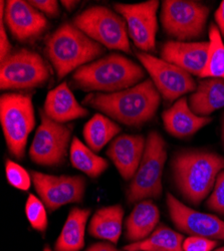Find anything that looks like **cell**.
<instances>
[{
	"label": "cell",
	"instance_id": "cell-1",
	"mask_svg": "<svg viewBox=\"0 0 224 251\" xmlns=\"http://www.w3.org/2000/svg\"><path fill=\"white\" fill-rule=\"evenodd\" d=\"M161 101L160 93L151 78L127 90L88 96L83 103L130 127H141L151 121Z\"/></svg>",
	"mask_w": 224,
	"mask_h": 251
},
{
	"label": "cell",
	"instance_id": "cell-2",
	"mask_svg": "<svg viewBox=\"0 0 224 251\" xmlns=\"http://www.w3.org/2000/svg\"><path fill=\"white\" fill-rule=\"evenodd\" d=\"M171 168L182 196L197 206L213 190L224 170V157L204 150H183L174 155Z\"/></svg>",
	"mask_w": 224,
	"mask_h": 251
},
{
	"label": "cell",
	"instance_id": "cell-3",
	"mask_svg": "<svg viewBox=\"0 0 224 251\" xmlns=\"http://www.w3.org/2000/svg\"><path fill=\"white\" fill-rule=\"evenodd\" d=\"M145 75L144 69L132 59L110 53L77 69L73 80L75 88L86 92L113 94L138 85Z\"/></svg>",
	"mask_w": 224,
	"mask_h": 251
},
{
	"label": "cell",
	"instance_id": "cell-4",
	"mask_svg": "<svg viewBox=\"0 0 224 251\" xmlns=\"http://www.w3.org/2000/svg\"><path fill=\"white\" fill-rule=\"evenodd\" d=\"M46 51L58 79L93 62L105 52L104 47L90 38L74 24H64L46 44Z\"/></svg>",
	"mask_w": 224,
	"mask_h": 251
},
{
	"label": "cell",
	"instance_id": "cell-5",
	"mask_svg": "<svg viewBox=\"0 0 224 251\" xmlns=\"http://www.w3.org/2000/svg\"><path fill=\"white\" fill-rule=\"evenodd\" d=\"M0 122L8 151L16 159H24L28 136L35 126L31 96L3 94L0 98Z\"/></svg>",
	"mask_w": 224,
	"mask_h": 251
},
{
	"label": "cell",
	"instance_id": "cell-6",
	"mask_svg": "<svg viewBox=\"0 0 224 251\" xmlns=\"http://www.w3.org/2000/svg\"><path fill=\"white\" fill-rule=\"evenodd\" d=\"M166 159L165 140L159 133L152 131L146 139L143 158L126 193L129 204L157 199L162 195V175Z\"/></svg>",
	"mask_w": 224,
	"mask_h": 251
},
{
	"label": "cell",
	"instance_id": "cell-7",
	"mask_svg": "<svg viewBox=\"0 0 224 251\" xmlns=\"http://www.w3.org/2000/svg\"><path fill=\"white\" fill-rule=\"evenodd\" d=\"M73 24L98 44L110 50L131 51L126 20L105 6H92L78 13Z\"/></svg>",
	"mask_w": 224,
	"mask_h": 251
},
{
	"label": "cell",
	"instance_id": "cell-8",
	"mask_svg": "<svg viewBox=\"0 0 224 251\" xmlns=\"http://www.w3.org/2000/svg\"><path fill=\"white\" fill-rule=\"evenodd\" d=\"M209 8L198 1L165 0L161 24L165 32L178 41L199 38L204 33Z\"/></svg>",
	"mask_w": 224,
	"mask_h": 251
},
{
	"label": "cell",
	"instance_id": "cell-9",
	"mask_svg": "<svg viewBox=\"0 0 224 251\" xmlns=\"http://www.w3.org/2000/svg\"><path fill=\"white\" fill-rule=\"evenodd\" d=\"M50 78V71L42 55L26 49L11 53L0 65V88L27 90L42 87Z\"/></svg>",
	"mask_w": 224,
	"mask_h": 251
},
{
	"label": "cell",
	"instance_id": "cell-10",
	"mask_svg": "<svg viewBox=\"0 0 224 251\" xmlns=\"http://www.w3.org/2000/svg\"><path fill=\"white\" fill-rule=\"evenodd\" d=\"M40 123L29 149V157L39 166L54 167L65 164L72 137V129L66 124L50 119L40 111Z\"/></svg>",
	"mask_w": 224,
	"mask_h": 251
},
{
	"label": "cell",
	"instance_id": "cell-11",
	"mask_svg": "<svg viewBox=\"0 0 224 251\" xmlns=\"http://www.w3.org/2000/svg\"><path fill=\"white\" fill-rule=\"evenodd\" d=\"M135 53L166 102H172L182 96L196 91V82L186 71L150 53L144 51Z\"/></svg>",
	"mask_w": 224,
	"mask_h": 251
},
{
	"label": "cell",
	"instance_id": "cell-12",
	"mask_svg": "<svg viewBox=\"0 0 224 251\" xmlns=\"http://www.w3.org/2000/svg\"><path fill=\"white\" fill-rule=\"evenodd\" d=\"M35 191L50 212L71 203L84 200L87 182L81 176H54L32 171Z\"/></svg>",
	"mask_w": 224,
	"mask_h": 251
},
{
	"label": "cell",
	"instance_id": "cell-13",
	"mask_svg": "<svg viewBox=\"0 0 224 251\" xmlns=\"http://www.w3.org/2000/svg\"><path fill=\"white\" fill-rule=\"evenodd\" d=\"M114 7L126 20L129 37H131L135 46L144 52L155 51L159 1L150 0L135 4L117 3Z\"/></svg>",
	"mask_w": 224,
	"mask_h": 251
},
{
	"label": "cell",
	"instance_id": "cell-14",
	"mask_svg": "<svg viewBox=\"0 0 224 251\" xmlns=\"http://www.w3.org/2000/svg\"><path fill=\"white\" fill-rule=\"evenodd\" d=\"M166 203L170 218L180 231L190 236L224 240V221L215 215L199 212L167 193Z\"/></svg>",
	"mask_w": 224,
	"mask_h": 251
},
{
	"label": "cell",
	"instance_id": "cell-15",
	"mask_svg": "<svg viewBox=\"0 0 224 251\" xmlns=\"http://www.w3.org/2000/svg\"><path fill=\"white\" fill-rule=\"evenodd\" d=\"M3 22L13 37L26 41L38 37L48 27L46 16L24 0H8Z\"/></svg>",
	"mask_w": 224,
	"mask_h": 251
},
{
	"label": "cell",
	"instance_id": "cell-16",
	"mask_svg": "<svg viewBox=\"0 0 224 251\" xmlns=\"http://www.w3.org/2000/svg\"><path fill=\"white\" fill-rule=\"evenodd\" d=\"M146 140L141 135H120L116 137L107 150V156L116 166L124 180L134 178L143 158Z\"/></svg>",
	"mask_w": 224,
	"mask_h": 251
},
{
	"label": "cell",
	"instance_id": "cell-17",
	"mask_svg": "<svg viewBox=\"0 0 224 251\" xmlns=\"http://www.w3.org/2000/svg\"><path fill=\"white\" fill-rule=\"evenodd\" d=\"M209 43H186L170 40L163 45L161 57L167 62L179 67L190 75L200 76L204 70L208 56Z\"/></svg>",
	"mask_w": 224,
	"mask_h": 251
},
{
	"label": "cell",
	"instance_id": "cell-18",
	"mask_svg": "<svg viewBox=\"0 0 224 251\" xmlns=\"http://www.w3.org/2000/svg\"><path fill=\"white\" fill-rule=\"evenodd\" d=\"M162 119L165 130L179 139L194 135L212 121L209 117L196 115L185 97L180 98L171 108L163 112Z\"/></svg>",
	"mask_w": 224,
	"mask_h": 251
},
{
	"label": "cell",
	"instance_id": "cell-19",
	"mask_svg": "<svg viewBox=\"0 0 224 251\" xmlns=\"http://www.w3.org/2000/svg\"><path fill=\"white\" fill-rule=\"evenodd\" d=\"M44 113L52 121L60 124L85 118L90 114L86 108L78 103L66 81L48 94L44 104Z\"/></svg>",
	"mask_w": 224,
	"mask_h": 251
},
{
	"label": "cell",
	"instance_id": "cell-20",
	"mask_svg": "<svg viewBox=\"0 0 224 251\" xmlns=\"http://www.w3.org/2000/svg\"><path fill=\"white\" fill-rule=\"evenodd\" d=\"M160 211L151 199L140 201L135 205L125 222L126 238L131 243L144 240L158 227Z\"/></svg>",
	"mask_w": 224,
	"mask_h": 251
},
{
	"label": "cell",
	"instance_id": "cell-21",
	"mask_svg": "<svg viewBox=\"0 0 224 251\" xmlns=\"http://www.w3.org/2000/svg\"><path fill=\"white\" fill-rule=\"evenodd\" d=\"M124 208L120 204L100 208L91 218L89 233L91 236L117 244L123 229Z\"/></svg>",
	"mask_w": 224,
	"mask_h": 251
},
{
	"label": "cell",
	"instance_id": "cell-22",
	"mask_svg": "<svg viewBox=\"0 0 224 251\" xmlns=\"http://www.w3.org/2000/svg\"><path fill=\"white\" fill-rule=\"evenodd\" d=\"M91 209L74 207L67 217L65 225L55 243L54 251H80L85 246L86 227Z\"/></svg>",
	"mask_w": 224,
	"mask_h": 251
},
{
	"label": "cell",
	"instance_id": "cell-23",
	"mask_svg": "<svg viewBox=\"0 0 224 251\" xmlns=\"http://www.w3.org/2000/svg\"><path fill=\"white\" fill-rule=\"evenodd\" d=\"M189 106L198 116L207 117L224 108V79L205 78L189 97Z\"/></svg>",
	"mask_w": 224,
	"mask_h": 251
},
{
	"label": "cell",
	"instance_id": "cell-24",
	"mask_svg": "<svg viewBox=\"0 0 224 251\" xmlns=\"http://www.w3.org/2000/svg\"><path fill=\"white\" fill-rule=\"evenodd\" d=\"M184 237L165 225H159L153 233L138 242L124 246L125 251H184Z\"/></svg>",
	"mask_w": 224,
	"mask_h": 251
},
{
	"label": "cell",
	"instance_id": "cell-25",
	"mask_svg": "<svg viewBox=\"0 0 224 251\" xmlns=\"http://www.w3.org/2000/svg\"><path fill=\"white\" fill-rule=\"evenodd\" d=\"M70 158L75 169L84 172L93 179L100 177L109 167V163L105 158L95 154L76 137L73 139L71 144Z\"/></svg>",
	"mask_w": 224,
	"mask_h": 251
},
{
	"label": "cell",
	"instance_id": "cell-26",
	"mask_svg": "<svg viewBox=\"0 0 224 251\" xmlns=\"http://www.w3.org/2000/svg\"><path fill=\"white\" fill-rule=\"evenodd\" d=\"M121 132V127L101 114L95 115L84 127V138L88 147L100 152Z\"/></svg>",
	"mask_w": 224,
	"mask_h": 251
},
{
	"label": "cell",
	"instance_id": "cell-27",
	"mask_svg": "<svg viewBox=\"0 0 224 251\" xmlns=\"http://www.w3.org/2000/svg\"><path fill=\"white\" fill-rule=\"evenodd\" d=\"M209 49L206 66L199 77L224 79V44L222 35L214 24L209 27Z\"/></svg>",
	"mask_w": 224,
	"mask_h": 251
},
{
	"label": "cell",
	"instance_id": "cell-28",
	"mask_svg": "<svg viewBox=\"0 0 224 251\" xmlns=\"http://www.w3.org/2000/svg\"><path fill=\"white\" fill-rule=\"evenodd\" d=\"M25 214L29 224L33 229L39 232L46 231L49 220L46 205L42 199L37 198L33 194H30L25 203Z\"/></svg>",
	"mask_w": 224,
	"mask_h": 251
},
{
	"label": "cell",
	"instance_id": "cell-29",
	"mask_svg": "<svg viewBox=\"0 0 224 251\" xmlns=\"http://www.w3.org/2000/svg\"><path fill=\"white\" fill-rule=\"evenodd\" d=\"M5 175L8 183L18 190L27 191L31 186V175L24 168L22 165L14 161L6 160Z\"/></svg>",
	"mask_w": 224,
	"mask_h": 251
},
{
	"label": "cell",
	"instance_id": "cell-30",
	"mask_svg": "<svg viewBox=\"0 0 224 251\" xmlns=\"http://www.w3.org/2000/svg\"><path fill=\"white\" fill-rule=\"evenodd\" d=\"M206 208L220 215H224V170L217 176L213 190L206 202Z\"/></svg>",
	"mask_w": 224,
	"mask_h": 251
},
{
	"label": "cell",
	"instance_id": "cell-31",
	"mask_svg": "<svg viewBox=\"0 0 224 251\" xmlns=\"http://www.w3.org/2000/svg\"><path fill=\"white\" fill-rule=\"evenodd\" d=\"M216 240L201 236H189L183 242L184 251H213L217 246Z\"/></svg>",
	"mask_w": 224,
	"mask_h": 251
},
{
	"label": "cell",
	"instance_id": "cell-32",
	"mask_svg": "<svg viewBox=\"0 0 224 251\" xmlns=\"http://www.w3.org/2000/svg\"><path fill=\"white\" fill-rule=\"evenodd\" d=\"M34 8L50 16H56L59 13L58 3L55 0H31L28 1Z\"/></svg>",
	"mask_w": 224,
	"mask_h": 251
},
{
	"label": "cell",
	"instance_id": "cell-33",
	"mask_svg": "<svg viewBox=\"0 0 224 251\" xmlns=\"http://www.w3.org/2000/svg\"><path fill=\"white\" fill-rule=\"evenodd\" d=\"M12 46L6 34L3 20H0V64L3 62L12 52Z\"/></svg>",
	"mask_w": 224,
	"mask_h": 251
},
{
	"label": "cell",
	"instance_id": "cell-34",
	"mask_svg": "<svg viewBox=\"0 0 224 251\" xmlns=\"http://www.w3.org/2000/svg\"><path fill=\"white\" fill-rule=\"evenodd\" d=\"M214 18H215L216 25H217L221 35L224 37V0L223 1H221L219 7L215 11Z\"/></svg>",
	"mask_w": 224,
	"mask_h": 251
},
{
	"label": "cell",
	"instance_id": "cell-35",
	"mask_svg": "<svg viewBox=\"0 0 224 251\" xmlns=\"http://www.w3.org/2000/svg\"><path fill=\"white\" fill-rule=\"evenodd\" d=\"M86 251H121L110 242H98L91 245Z\"/></svg>",
	"mask_w": 224,
	"mask_h": 251
},
{
	"label": "cell",
	"instance_id": "cell-36",
	"mask_svg": "<svg viewBox=\"0 0 224 251\" xmlns=\"http://www.w3.org/2000/svg\"><path fill=\"white\" fill-rule=\"evenodd\" d=\"M77 3H78V1H67V0L62 1L63 6L66 7L68 10H73L77 5Z\"/></svg>",
	"mask_w": 224,
	"mask_h": 251
},
{
	"label": "cell",
	"instance_id": "cell-37",
	"mask_svg": "<svg viewBox=\"0 0 224 251\" xmlns=\"http://www.w3.org/2000/svg\"><path fill=\"white\" fill-rule=\"evenodd\" d=\"M222 143L224 145V116L222 119Z\"/></svg>",
	"mask_w": 224,
	"mask_h": 251
},
{
	"label": "cell",
	"instance_id": "cell-38",
	"mask_svg": "<svg viewBox=\"0 0 224 251\" xmlns=\"http://www.w3.org/2000/svg\"><path fill=\"white\" fill-rule=\"evenodd\" d=\"M44 251H52V250L50 249V246H46V247H45V249H44Z\"/></svg>",
	"mask_w": 224,
	"mask_h": 251
},
{
	"label": "cell",
	"instance_id": "cell-39",
	"mask_svg": "<svg viewBox=\"0 0 224 251\" xmlns=\"http://www.w3.org/2000/svg\"><path fill=\"white\" fill-rule=\"evenodd\" d=\"M213 251H224V246H223V247H220V248H218V249H215V250H213Z\"/></svg>",
	"mask_w": 224,
	"mask_h": 251
}]
</instances>
